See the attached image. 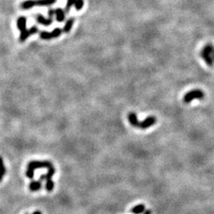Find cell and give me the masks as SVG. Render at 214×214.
<instances>
[{
    "instance_id": "cell-1",
    "label": "cell",
    "mask_w": 214,
    "mask_h": 214,
    "mask_svg": "<svg viewBox=\"0 0 214 214\" xmlns=\"http://www.w3.org/2000/svg\"><path fill=\"white\" fill-rule=\"evenodd\" d=\"M200 56L208 66L212 67L214 64V46L210 43L206 45L201 49Z\"/></svg>"
},
{
    "instance_id": "cell-2",
    "label": "cell",
    "mask_w": 214,
    "mask_h": 214,
    "mask_svg": "<svg viewBox=\"0 0 214 214\" xmlns=\"http://www.w3.org/2000/svg\"><path fill=\"white\" fill-rule=\"evenodd\" d=\"M205 97V94L201 90H193L186 93L183 98L185 103H190L194 99H202Z\"/></svg>"
},
{
    "instance_id": "cell-3",
    "label": "cell",
    "mask_w": 214,
    "mask_h": 214,
    "mask_svg": "<svg viewBox=\"0 0 214 214\" xmlns=\"http://www.w3.org/2000/svg\"><path fill=\"white\" fill-rule=\"evenodd\" d=\"M52 163L49 161L47 160H44V161H37V160H33V161H30L27 165V168L31 169L35 171L36 169L39 168H50L52 167Z\"/></svg>"
},
{
    "instance_id": "cell-4",
    "label": "cell",
    "mask_w": 214,
    "mask_h": 214,
    "mask_svg": "<svg viewBox=\"0 0 214 214\" xmlns=\"http://www.w3.org/2000/svg\"><path fill=\"white\" fill-rule=\"evenodd\" d=\"M63 33V29L60 28L54 29L52 32H47V31H42L40 33V37L42 40H51L52 38H56L60 37Z\"/></svg>"
},
{
    "instance_id": "cell-5",
    "label": "cell",
    "mask_w": 214,
    "mask_h": 214,
    "mask_svg": "<svg viewBox=\"0 0 214 214\" xmlns=\"http://www.w3.org/2000/svg\"><path fill=\"white\" fill-rule=\"evenodd\" d=\"M38 33V28H37V26H33V27H31V28L29 29H26V30L21 33L19 37V41H21V42H24L29 36H31V35L33 34H35V33Z\"/></svg>"
},
{
    "instance_id": "cell-6",
    "label": "cell",
    "mask_w": 214,
    "mask_h": 214,
    "mask_svg": "<svg viewBox=\"0 0 214 214\" xmlns=\"http://www.w3.org/2000/svg\"><path fill=\"white\" fill-rule=\"evenodd\" d=\"M156 123V118L155 117H148L147 118L144 120L142 122H140V126H139V128L141 129H146L147 128L151 127L153 125Z\"/></svg>"
},
{
    "instance_id": "cell-7",
    "label": "cell",
    "mask_w": 214,
    "mask_h": 214,
    "mask_svg": "<svg viewBox=\"0 0 214 214\" xmlns=\"http://www.w3.org/2000/svg\"><path fill=\"white\" fill-rule=\"evenodd\" d=\"M36 20H37V22L38 23L41 24V25H43L45 26H48L52 23V18H49V17L45 18L41 14H37L36 16Z\"/></svg>"
},
{
    "instance_id": "cell-8",
    "label": "cell",
    "mask_w": 214,
    "mask_h": 214,
    "mask_svg": "<svg viewBox=\"0 0 214 214\" xmlns=\"http://www.w3.org/2000/svg\"><path fill=\"white\" fill-rule=\"evenodd\" d=\"M128 119H129V123L132 125L133 127L136 128H139V126H140V121H139L138 118H137V116L135 113H129V115H128Z\"/></svg>"
},
{
    "instance_id": "cell-9",
    "label": "cell",
    "mask_w": 214,
    "mask_h": 214,
    "mask_svg": "<svg viewBox=\"0 0 214 214\" xmlns=\"http://www.w3.org/2000/svg\"><path fill=\"white\" fill-rule=\"evenodd\" d=\"M42 188V182L41 181H32L29 185V189L32 192H37Z\"/></svg>"
},
{
    "instance_id": "cell-10",
    "label": "cell",
    "mask_w": 214,
    "mask_h": 214,
    "mask_svg": "<svg viewBox=\"0 0 214 214\" xmlns=\"http://www.w3.org/2000/svg\"><path fill=\"white\" fill-rule=\"evenodd\" d=\"M55 173H56V169H55L53 166L50 167V168H48V172L45 174V175H41V177H40V181L42 182V181H46V180L52 178V177L55 175Z\"/></svg>"
},
{
    "instance_id": "cell-11",
    "label": "cell",
    "mask_w": 214,
    "mask_h": 214,
    "mask_svg": "<svg viewBox=\"0 0 214 214\" xmlns=\"http://www.w3.org/2000/svg\"><path fill=\"white\" fill-rule=\"evenodd\" d=\"M17 29L21 31V33L23 32L26 29V17H18V19L17 21Z\"/></svg>"
},
{
    "instance_id": "cell-12",
    "label": "cell",
    "mask_w": 214,
    "mask_h": 214,
    "mask_svg": "<svg viewBox=\"0 0 214 214\" xmlns=\"http://www.w3.org/2000/svg\"><path fill=\"white\" fill-rule=\"evenodd\" d=\"M55 14L56 16V21L59 22H63L65 19V12L63 9L57 8L55 10Z\"/></svg>"
},
{
    "instance_id": "cell-13",
    "label": "cell",
    "mask_w": 214,
    "mask_h": 214,
    "mask_svg": "<svg viewBox=\"0 0 214 214\" xmlns=\"http://www.w3.org/2000/svg\"><path fill=\"white\" fill-rule=\"evenodd\" d=\"M74 22H75V18L74 17H70L67 20V22L65 23L64 27L63 29V32L65 33H68L71 31V28L74 25Z\"/></svg>"
},
{
    "instance_id": "cell-14",
    "label": "cell",
    "mask_w": 214,
    "mask_h": 214,
    "mask_svg": "<svg viewBox=\"0 0 214 214\" xmlns=\"http://www.w3.org/2000/svg\"><path fill=\"white\" fill-rule=\"evenodd\" d=\"M57 0H35V5L38 7L51 6L56 3Z\"/></svg>"
},
{
    "instance_id": "cell-15",
    "label": "cell",
    "mask_w": 214,
    "mask_h": 214,
    "mask_svg": "<svg viewBox=\"0 0 214 214\" xmlns=\"http://www.w3.org/2000/svg\"><path fill=\"white\" fill-rule=\"evenodd\" d=\"M35 6H36L35 5V0H26V1H24L21 4V7L23 10H29V9L34 7Z\"/></svg>"
},
{
    "instance_id": "cell-16",
    "label": "cell",
    "mask_w": 214,
    "mask_h": 214,
    "mask_svg": "<svg viewBox=\"0 0 214 214\" xmlns=\"http://www.w3.org/2000/svg\"><path fill=\"white\" fill-rule=\"evenodd\" d=\"M132 213L134 214H140L142 213L145 211V207L144 205H138V206H135L132 208V209L131 210Z\"/></svg>"
},
{
    "instance_id": "cell-17",
    "label": "cell",
    "mask_w": 214,
    "mask_h": 214,
    "mask_svg": "<svg viewBox=\"0 0 214 214\" xmlns=\"http://www.w3.org/2000/svg\"><path fill=\"white\" fill-rule=\"evenodd\" d=\"M55 187V182L52 180V178L46 180L45 183V189L48 192H52Z\"/></svg>"
},
{
    "instance_id": "cell-18",
    "label": "cell",
    "mask_w": 214,
    "mask_h": 214,
    "mask_svg": "<svg viewBox=\"0 0 214 214\" xmlns=\"http://www.w3.org/2000/svg\"><path fill=\"white\" fill-rule=\"evenodd\" d=\"M6 173H7V169L5 166L4 161H3V159L0 156V174L5 176Z\"/></svg>"
},
{
    "instance_id": "cell-19",
    "label": "cell",
    "mask_w": 214,
    "mask_h": 214,
    "mask_svg": "<svg viewBox=\"0 0 214 214\" xmlns=\"http://www.w3.org/2000/svg\"><path fill=\"white\" fill-rule=\"evenodd\" d=\"M75 2H76V0H67V3H66V7H65V14L69 13L70 9L71 8V7H73Z\"/></svg>"
},
{
    "instance_id": "cell-20",
    "label": "cell",
    "mask_w": 214,
    "mask_h": 214,
    "mask_svg": "<svg viewBox=\"0 0 214 214\" xmlns=\"http://www.w3.org/2000/svg\"><path fill=\"white\" fill-rule=\"evenodd\" d=\"M74 5H75L76 11H80V10H82V7L84 5V2H83V0H76Z\"/></svg>"
},
{
    "instance_id": "cell-21",
    "label": "cell",
    "mask_w": 214,
    "mask_h": 214,
    "mask_svg": "<svg viewBox=\"0 0 214 214\" xmlns=\"http://www.w3.org/2000/svg\"><path fill=\"white\" fill-rule=\"evenodd\" d=\"M26 175L28 178L32 179V178H33V177H34V171H33V170H31V169L27 168L26 171Z\"/></svg>"
},
{
    "instance_id": "cell-22",
    "label": "cell",
    "mask_w": 214,
    "mask_h": 214,
    "mask_svg": "<svg viewBox=\"0 0 214 214\" xmlns=\"http://www.w3.org/2000/svg\"><path fill=\"white\" fill-rule=\"evenodd\" d=\"M48 15L49 18H52L53 16L55 15V10L54 9H50L49 11H48Z\"/></svg>"
},
{
    "instance_id": "cell-23",
    "label": "cell",
    "mask_w": 214,
    "mask_h": 214,
    "mask_svg": "<svg viewBox=\"0 0 214 214\" xmlns=\"http://www.w3.org/2000/svg\"><path fill=\"white\" fill-rule=\"evenodd\" d=\"M144 214H151V212L150 211V210H147V211H144Z\"/></svg>"
},
{
    "instance_id": "cell-24",
    "label": "cell",
    "mask_w": 214,
    "mask_h": 214,
    "mask_svg": "<svg viewBox=\"0 0 214 214\" xmlns=\"http://www.w3.org/2000/svg\"><path fill=\"white\" fill-rule=\"evenodd\" d=\"M33 214H42V213H41V212H40V211H35L34 212H33Z\"/></svg>"
},
{
    "instance_id": "cell-25",
    "label": "cell",
    "mask_w": 214,
    "mask_h": 214,
    "mask_svg": "<svg viewBox=\"0 0 214 214\" xmlns=\"http://www.w3.org/2000/svg\"><path fill=\"white\" fill-rule=\"evenodd\" d=\"M3 177H4V176L0 174V182H2V180L3 179Z\"/></svg>"
}]
</instances>
